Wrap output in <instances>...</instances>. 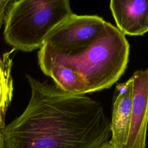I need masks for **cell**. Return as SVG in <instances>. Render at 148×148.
<instances>
[{
    "mask_svg": "<svg viewBox=\"0 0 148 148\" xmlns=\"http://www.w3.org/2000/svg\"><path fill=\"white\" fill-rule=\"evenodd\" d=\"M25 76L30 100L2 130L6 148H100L109 140L110 121L100 102Z\"/></svg>",
    "mask_w": 148,
    "mask_h": 148,
    "instance_id": "1",
    "label": "cell"
},
{
    "mask_svg": "<svg viewBox=\"0 0 148 148\" xmlns=\"http://www.w3.org/2000/svg\"><path fill=\"white\" fill-rule=\"evenodd\" d=\"M40 48L77 71L84 79L87 93L111 87L126 69L130 53L125 35L109 22L87 47L75 54L62 53L47 43Z\"/></svg>",
    "mask_w": 148,
    "mask_h": 148,
    "instance_id": "2",
    "label": "cell"
},
{
    "mask_svg": "<svg viewBox=\"0 0 148 148\" xmlns=\"http://www.w3.org/2000/svg\"><path fill=\"white\" fill-rule=\"evenodd\" d=\"M73 13L68 0L13 1L5 18L4 39L14 50L40 49L49 34Z\"/></svg>",
    "mask_w": 148,
    "mask_h": 148,
    "instance_id": "3",
    "label": "cell"
},
{
    "mask_svg": "<svg viewBox=\"0 0 148 148\" xmlns=\"http://www.w3.org/2000/svg\"><path fill=\"white\" fill-rule=\"evenodd\" d=\"M106 22L96 15L73 13L49 34L43 43L62 53L75 54L94 41L104 29Z\"/></svg>",
    "mask_w": 148,
    "mask_h": 148,
    "instance_id": "4",
    "label": "cell"
},
{
    "mask_svg": "<svg viewBox=\"0 0 148 148\" xmlns=\"http://www.w3.org/2000/svg\"><path fill=\"white\" fill-rule=\"evenodd\" d=\"M131 78L133 101L125 148H146L148 125V69L138 70Z\"/></svg>",
    "mask_w": 148,
    "mask_h": 148,
    "instance_id": "5",
    "label": "cell"
},
{
    "mask_svg": "<svg viewBox=\"0 0 148 148\" xmlns=\"http://www.w3.org/2000/svg\"><path fill=\"white\" fill-rule=\"evenodd\" d=\"M133 101L132 81L116 85L113 98L111 136L109 143L114 146L125 148L129 134Z\"/></svg>",
    "mask_w": 148,
    "mask_h": 148,
    "instance_id": "6",
    "label": "cell"
},
{
    "mask_svg": "<svg viewBox=\"0 0 148 148\" xmlns=\"http://www.w3.org/2000/svg\"><path fill=\"white\" fill-rule=\"evenodd\" d=\"M109 7L116 28L124 35L148 32V0H112Z\"/></svg>",
    "mask_w": 148,
    "mask_h": 148,
    "instance_id": "7",
    "label": "cell"
},
{
    "mask_svg": "<svg viewBox=\"0 0 148 148\" xmlns=\"http://www.w3.org/2000/svg\"><path fill=\"white\" fill-rule=\"evenodd\" d=\"M38 57L39 65L43 73L50 77L60 88L73 94L87 93L84 78L73 67L51 57L41 49Z\"/></svg>",
    "mask_w": 148,
    "mask_h": 148,
    "instance_id": "8",
    "label": "cell"
},
{
    "mask_svg": "<svg viewBox=\"0 0 148 148\" xmlns=\"http://www.w3.org/2000/svg\"><path fill=\"white\" fill-rule=\"evenodd\" d=\"M14 50L13 49L0 57V130L6 126V113L13 97V83L11 72Z\"/></svg>",
    "mask_w": 148,
    "mask_h": 148,
    "instance_id": "9",
    "label": "cell"
},
{
    "mask_svg": "<svg viewBox=\"0 0 148 148\" xmlns=\"http://www.w3.org/2000/svg\"><path fill=\"white\" fill-rule=\"evenodd\" d=\"M13 1L12 0H0V28L5 21L7 10Z\"/></svg>",
    "mask_w": 148,
    "mask_h": 148,
    "instance_id": "10",
    "label": "cell"
},
{
    "mask_svg": "<svg viewBox=\"0 0 148 148\" xmlns=\"http://www.w3.org/2000/svg\"><path fill=\"white\" fill-rule=\"evenodd\" d=\"M0 148H6L2 130H0Z\"/></svg>",
    "mask_w": 148,
    "mask_h": 148,
    "instance_id": "11",
    "label": "cell"
},
{
    "mask_svg": "<svg viewBox=\"0 0 148 148\" xmlns=\"http://www.w3.org/2000/svg\"><path fill=\"white\" fill-rule=\"evenodd\" d=\"M100 148H120V147H117L116 146H114L109 143V141L105 144H103L102 146L100 147Z\"/></svg>",
    "mask_w": 148,
    "mask_h": 148,
    "instance_id": "12",
    "label": "cell"
}]
</instances>
